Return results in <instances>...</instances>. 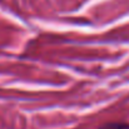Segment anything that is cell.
Returning <instances> with one entry per match:
<instances>
[{
  "instance_id": "cell-1",
  "label": "cell",
  "mask_w": 129,
  "mask_h": 129,
  "mask_svg": "<svg viewBox=\"0 0 129 129\" xmlns=\"http://www.w3.org/2000/svg\"><path fill=\"white\" fill-rule=\"evenodd\" d=\"M98 129H129V124L127 123H120V122H112L102 125Z\"/></svg>"
}]
</instances>
